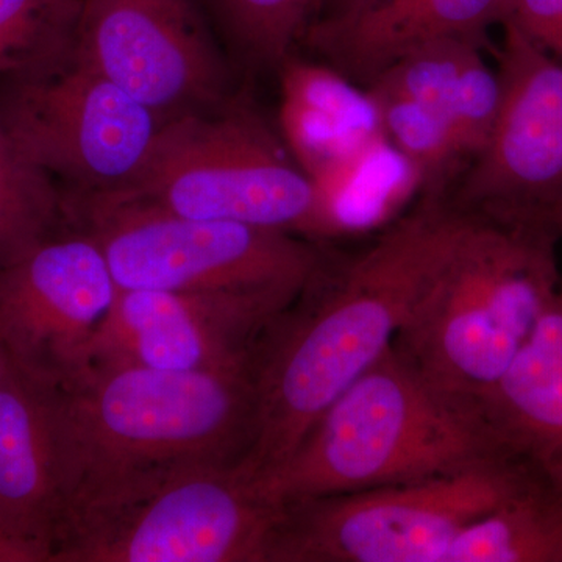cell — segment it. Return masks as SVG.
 I'll use <instances>...</instances> for the list:
<instances>
[{"mask_svg": "<svg viewBox=\"0 0 562 562\" xmlns=\"http://www.w3.org/2000/svg\"><path fill=\"white\" fill-rule=\"evenodd\" d=\"M468 214L438 201L387 227L350 260L317 268L268 322L250 358L254 428L239 468L283 464L325 409L394 344Z\"/></svg>", "mask_w": 562, "mask_h": 562, "instance_id": "cell-1", "label": "cell"}, {"mask_svg": "<svg viewBox=\"0 0 562 562\" xmlns=\"http://www.w3.org/2000/svg\"><path fill=\"white\" fill-rule=\"evenodd\" d=\"M54 408L61 492L55 546L172 473L241 461L254 428L249 369L171 372L87 362L54 386Z\"/></svg>", "mask_w": 562, "mask_h": 562, "instance_id": "cell-2", "label": "cell"}, {"mask_svg": "<svg viewBox=\"0 0 562 562\" xmlns=\"http://www.w3.org/2000/svg\"><path fill=\"white\" fill-rule=\"evenodd\" d=\"M498 460L512 458L482 412L439 391L392 344L325 409L294 453L251 484L280 506L425 482Z\"/></svg>", "mask_w": 562, "mask_h": 562, "instance_id": "cell-3", "label": "cell"}, {"mask_svg": "<svg viewBox=\"0 0 562 562\" xmlns=\"http://www.w3.org/2000/svg\"><path fill=\"white\" fill-rule=\"evenodd\" d=\"M468 214L395 346L443 394L480 409L560 295V228Z\"/></svg>", "mask_w": 562, "mask_h": 562, "instance_id": "cell-4", "label": "cell"}, {"mask_svg": "<svg viewBox=\"0 0 562 562\" xmlns=\"http://www.w3.org/2000/svg\"><path fill=\"white\" fill-rule=\"evenodd\" d=\"M98 198L190 220L325 236L313 181L280 133L228 101L165 122L138 180Z\"/></svg>", "mask_w": 562, "mask_h": 562, "instance_id": "cell-5", "label": "cell"}, {"mask_svg": "<svg viewBox=\"0 0 562 562\" xmlns=\"http://www.w3.org/2000/svg\"><path fill=\"white\" fill-rule=\"evenodd\" d=\"M512 460L280 505L266 562H446L464 528L531 487Z\"/></svg>", "mask_w": 562, "mask_h": 562, "instance_id": "cell-6", "label": "cell"}, {"mask_svg": "<svg viewBox=\"0 0 562 562\" xmlns=\"http://www.w3.org/2000/svg\"><path fill=\"white\" fill-rule=\"evenodd\" d=\"M66 210L70 227L101 247L117 290L297 295L322 258L294 233L190 220L139 203L66 198Z\"/></svg>", "mask_w": 562, "mask_h": 562, "instance_id": "cell-7", "label": "cell"}, {"mask_svg": "<svg viewBox=\"0 0 562 562\" xmlns=\"http://www.w3.org/2000/svg\"><path fill=\"white\" fill-rule=\"evenodd\" d=\"M279 516L239 462L195 465L74 528L50 562H266Z\"/></svg>", "mask_w": 562, "mask_h": 562, "instance_id": "cell-8", "label": "cell"}, {"mask_svg": "<svg viewBox=\"0 0 562 562\" xmlns=\"http://www.w3.org/2000/svg\"><path fill=\"white\" fill-rule=\"evenodd\" d=\"M0 124L66 198L131 188L149 161L162 122L79 60L31 76L0 77Z\"/></svg>", "mask_w": 562, "mask_h": 562, "instance_id": "cell-9", "label": "cell"}, {"mask_svg": "<svg viewBox=\"0 0 562 562\" xmlns=\"http://www.w3.org/2000/svg\"><path fill=\"white\" fill-rule=\"evenodd\" d=\"M502 27L497 121L486 147L468 166L452 206L560 228L562 61L509 22Z\"/></svg>", "mask_w": 562, "mask_h": 562, "instance_id": "cell-10", "label": "cell"}, {"mask_svg": "<svg viewBox=\"0 0 562 562\" xmlns=\"http://www.w3.org/2000/svg\"><path fill=\"white\" fill-rule=\"evenodd\" d=\"M74 54L162 122L228 101V74L195 0H80Z\"/></svg>", "mask_w": 562, "mask_h": 562, "instance_id": "cell-11", "label": "cell"}, {"mask_svg": "<svg viewBox=\"0 0 562 562\" xmlns=\"http://www.w3.org/2000/svg\"><path fill=\"white\" fill-rule=\"evenodd\" d=\"M116 294L101 247L80 228L0 268V346L11 368L50 386L68 382Z\"/></svg>", "mask_w": 562, "mask_h": 562, "instance_id": "cell-12", "label": "cell"}, {"mask_svg": "<svg viewBox=\"0 0 562 562\" xmlns=\"http://www.w3.org/2000/svg\"><path fill=\"white\" fill-rule=\"evenodd\" d=\"M295 297L272 291L117 290L88 344L85 364L250 371L251 351L262 328Z\"/></svg>", "mask_w": 562, "mask_h": 562, "instance_id": "cell-13", "label": "cell"}, {"mask_svg": "<svg viewBox=\"0 0 562 562\" xmlns=\"http://www.w3.org/2000/svg\"><path fill=\"white\" fill-rule=\"evenodd\" d=\"M60 519L54 386L11 368L0 386V524L50 562Z\"/></svg>", "mask_w": 562, "mask_h": 562, "instance_id": "cell-14", "label": "cell"}, {"mask_svg": "<svg viewBox=\"0 0 562 562\" xmlns=\"http://www.w3.org/2000/svg\"><path fill=\"white\" fill-rule=\"evenodd\" d=\"M506 457L562 497L560 295L480 405Z\"/></svg>", "mask_w": 562, "mask_h": 562, "instance_id": "cell-15", "label": "cell"}, {"mask_svg": "<svg viewBox=\"0 0 562 562\" xmlns=\"http://www.w3.org/2000/svg\"><path fill=\"white\" fill-rule=\"evenodd\" d=\"M512 0H379L339 21L314 22L305 40L349 79L371 81L422 44L484 40L508 16Z\"/></svg>", "mask_w": 562, "mask_h": 562, "instance_id": "cell-16", "label": "cell"}, {"mask_svg": "<svg viewBox=\"0 0 562 562\" xmlns=\"http://www.w3.org/2000/svg\"><path fill=\"white\" fill-rule=\"evenodd\" d=\"M279 69L280 136L306 176L383 136L371 94L341 70L294 57Z\"/></svg>", "mask_w": 562, "mask_h": 562, "instance_id": "cell-17", "label": "cell"}, {"mask_svg": "<svg viewBox=\"0 0 562 562\" xmlns=\"http://www.w3.org/2000/svg\"><path fill=\"white\" fill-rule=\"evenodd\" d=\"M325 236L375 227L422 190L412 162L379 136L310 177Z\"/></svg>", "mask_w": 562, "mask_h": 562, "instance_id": "cell-18", "label": "cell"}, {"mask_svg": "<svg viewBox=\"0 0 562 562\" xmlns=\"http://www.w3.org/2000/svg\"><path fill=\"white\" fill-rule=\"evenodd\" d=\"M446 562H562V497L531 487L458 535Z\"/></svg>", "mask_w": 562, "mask_h": 562, "instance_id": "cell-19", "label": "cell"}, {"mask_svg": "<svg viewBox=\"0 0 562 562\" xmlns=\"http://www.w3.org/2000/svg\"><path fill=\"white\" fill-rule=\"evenodd\" d=\"M68 227L65 192L0 124V268Z\"/></svg>", "mask_w": 562, "mask_h": 562, "instance_id": "cell-20", "label": "cell"}, {"mask_svg": "<svg viewBox=\"0 0 562 562\" xmlns=\"http://www.w3.org/2000/svg\"><path fill=\"white\" fill-rule=\"evenodd\" d=\"M80 0H0V77L57 68L76 47Z\"/></svg>", "mask_w": 562, "mask_h": 562, "instance_id": "cell-21", "label": "cell"}, {"mask_svg": "<svg viewBox=\"0 0 562 562\" xmlns=\"http://www.w3.org/2000/svg\"><path fill=\"white\" fill-rule=\"evenodd\" d=\"M228 38L247 57L280 66L319 16L321 0H209Z\"/></svg>", "mask_w": 562, "mask_h": 562, "instance_id": "cell-22", "label": "cell"}, {"mask_svg": "<svg viewBox=\"0 0 562 562\" xmlns=\"http://www.w3.org/2000/svg\"><path fill=\"white\" fill-rule=\"evenodd\" d=\"M503 22L562 61V0H512Z\"/></svg>", "mask_w": 562, "mask_h": 562, "instance_id": "cell-23", "label": "cell"}, {"mask_svg": "<svg viewBox=\"0 0 562 562\" xmlns=\"http://www.w3.org/2000/svg\"><path fill=\"white\" fill-rule=\"evenodd\" d=\"M376 2L379 0H321L319 16L316 22L346 20Z\"/></svg>", "mask_w": 562, "mask_h": 562, "instance_id": "cell-24", "label": "cell"}, {"mask_svg": "<svg viewBox=\"0 0 562 562\" xmlns=\"http://www.w3.org/2000/svg\"><path fill=\"white\" fill-rule=\"evenodd\" d=\"M0 562H44L40 553L14 539L0 524Z\"/></svg>", "mask_w": 562, "mask_h": 562, "instance_id": "cell-25", "label": "cell"}, {"mask_svg": "<svg viewBox=\"0 0 562 562\" xmlns=\"http://www.w3.org/2000/svg\"><path fill=\"white\" fill-rule=\"evenodd\" d=\"M10 371L11 364L9 357H7L5 350H3L2 346H0V386H2V383L5 382Z\"/></svg>", "mask_w": 562, "mask_h": 562, "instance_id": "cell-26", "label": "cell"}, {"mask_svg": "<svg viewBox=\"0 0 562 562\" xmlns=\"http://www.w3.org/2000/svg\"><path fill=\"white\" fill-rule=\"evenodd\" d=\"M560 231H561V238H562V214H561V220H560Z\"/></svg>", "mask_w": 562, "mask_h": 562, "instance_id": "cell-27", "label": "cell"}, {"mask_svg": "<svg viewBox=\"0 0 562 562\" xmlns=\"http://www.w3.org/2000/svg\"><path fill=\"white\" fill-rule=\"evenodd\" d=\"M560 302H561V305H562V284H561V290H560Z\"/></svg>", "mask_w": 562, "mask_h": 562, "instance_id": "cell-28", "label": "cell"}]
</instances>
